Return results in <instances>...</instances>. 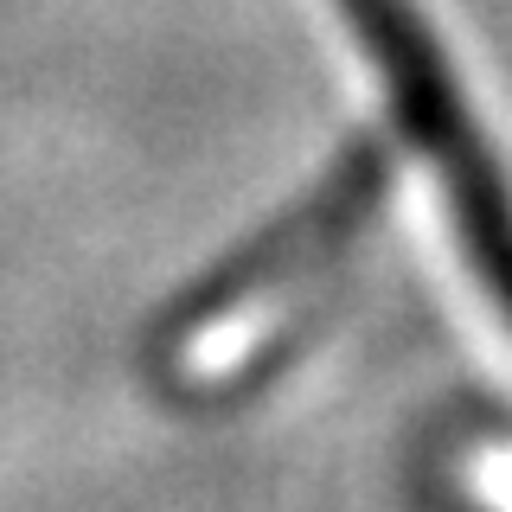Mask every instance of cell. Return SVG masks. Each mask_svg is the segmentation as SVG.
Here are the masks:
<instances>
[{"label":"cell","instance_id":"1","mask_svg":"<svg viewBox=\"0 0 512 512\" xmlns=\"http://www.w3.org/2000/svg\"><path fill=\"white\" fill-rule=\"evenodd\" d=\"M346 13H352V26H365L372 58L397 96V109H404V122L416 128V141L436 154V173L461 218V237H468L480 282L512 314V192L500 180V167H493V154L480 148L468 109L455 103V84H448L416 7L410 0H346Z\"/></svg>","mask_w":512,"mask_h":512}]
</instances>
